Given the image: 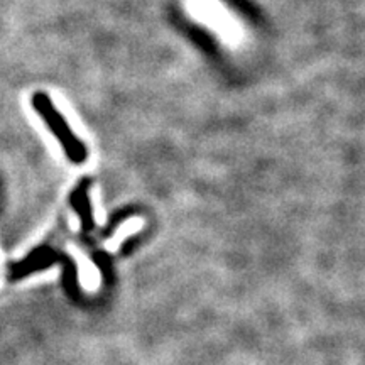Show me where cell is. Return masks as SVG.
I'll use <instances>...</instances> for the list:
<instances>
[{
    "label": "cell",
    "instance_id": "1",
    "mask_svg": "<svg viewBox=\"0 0 365 365\" xmlns=\"http://www.w3.org/2000/svg\"><path fill=\"white\" fill-rule=\"evenodd\" d=\"M33 103L36 110L39 112V115L44 117L46 124H48L49 129L53 130V134L58 137V140L61 143L63 149H65L66 156L76 164L83 163L86 159L85 144L76 139L75 134H73V130L70 129V125H68L65 118L61 117V113L53 107L51 100L48 98V95L36 93L33 98Z\"/></svg>",
    "mask_w": 365,
    "mask_h": 365
},
{
    "label": "cell",
    "instance_id": "2",
    "mask_svg": "<svg viewBox=\"0 0 365 365\" xmlns=\"http://www.w3.org/2000/svg\"><path fill=\"white\" fill-rule=\"evenodd\" d=\"M143 225H144V222L140 220V218H130V220H127L124 225L118 227L117 234L113 235L110 240L105 242V249H107L108 252H115V250L122 245V242H124L129 235L140 232Z\"/></svg>",
    "mask_w": 365,
    "mask_h": 365
}]
</instances>
